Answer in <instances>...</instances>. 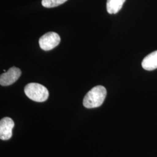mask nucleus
Here are the masks:
<instances>
[{
  "label": "nucleus",
  "instance_id": "3",
  "mask_svg": "<svg viewBox=\"0 0 157 157\" xmlns=\"http://www.w3.org/2000/svg\"><path fill=\"white\" fill-rule=\"evenodd\" d=\"M60 41L61 38L58 34L53 32H48L40 38V47L43 50H51L58 46Z\"/></svg>",
  "mask_w": 157,
  "mask_h": 157
},
{
  "label": "nucleus",
  "instance_id": "2",
  "mask_svg": "<svg viewBox=\"0 0 157 157\" xmlns=\"http://www.w3.org/2000/svg\"><path fill=\"white\" fill-rule=\"evenodd\" d=\"M25 93L30 100L36 102H44L49 97L48 89L44 86L36 83H30L25 87Z\"/></svg>",
  "mask_w": 157,
  "mask_h": 157
},
{
  "label": "nucleus",
  "instance_id": "7",
  "mask_svg": "<svg viewBox=\"0 0 157 157\" xmlns=\"http://www.w3.org/2000/svg\"><path fill=\"white\" fill-rule=\"evenodd\" d=\"M126 0H107V10L109 14H115L119 11Z\"/></svg>",
  "mask_w": 157,
  "mask_h": 157
},
{
  "label": "nucleus",
  "instance_id": "6",
  "mask_svg": "<svg viewBox=\"0 0 157 157\" xmlns=\"http://www.w3.org/2000/svg\"><path fill=\"white\" fill-rule=\"evenodd\" d=\"M141 66L144 69L148 71L157 69V51L146 56L142 61Z\"/></svg>",
  "mask_w": 157,
  "mask_h": 157
},
{
  "label": "nucleus",
  "instance_id": "5",
  "mask_svg": "<svg viewBox=\"0 0 157 157\" xmlns=\"http://www.w3.org/2000/svg\"><path fill=\"white\" fill-rule=\"evenodd\" d=\"M14 122L11 118L6 117L0 121V139L7 140L11 138Z\"/></svg>",
  "mask_w": 157,
  "mask_h": 157
},
{
  "label": "nucleus",
  "instance_id": "4",
  "mask_svg": "<svg viewBox=\"0 0 157 157\" xmlns=\"http://www.w3.org/2000/svg\"><path fill=\"white\" fill-rule=\"evenodd\" d=\"M22 72L18 67H13L9 69L8 71L1 75L0 84L3 86H8L14 83L21 76Z\"/></svg>",
  "mask_w": 157,
  "mask_h": 157
},
{
  "label": "nucleus",
  "instance_id": "8",
  "mask_svg": "<svg viewBox=\"0 0 157 157\" xmlns=\"http://www.w3.org/2000/svg\"><path fill=\"white\" fill-rule=\"evenodd\" d=\"M67 0H42L41 4L45 8H54L61 6Z\"/></svg>",
  "mask_w": 157,
  "mask_h": 157
},
{
  "label": "nucleus",
  "instance_id": "1",
  "mask_svg": "<svg viewBox=\"0 0 157 157\" xmlns=\"http://www.w3.org/2000/svg\"><path fill=\"white\" fill-rule=\"evenodd\" d=\"M107 90L102 86L94 87L85 95L83 104L87 108L100 107L105 99Z\"/></svg>",
  "mask_w": 157,
  "mask_h": 157
}]
</instances>
